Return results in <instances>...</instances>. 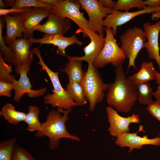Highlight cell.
Here are the masks:
<instances>
[{"label":"cell","mask_w":160,"mask_h":160,"mask_svg":"<svg viewBox=\"0 0 160 160\" xmlns=\"http://www.w3.org/2000/svg\"><path fill=\"white\" fill-rule=\"evenodd\" d=\"M114 82L108 84L106 101L117 111L129 112L137 99L136 85L127 78L122 65L115 67Z\"/></svg>","instance_id":"1"},{"label":"cell","mask_w":160,"mask_h":160,"mask_svg":"<svg viewBox=\"0 0 160 160\" xmlns=\"http://www.w3.org/2000/svg\"><path fill=\"white\" fill-rule=\"evenodd\" d=\"M72 110L57 108V110L49 111L46 116V121L41 123V130L37 131L35 136L37 137H47L49 139V147L52 150L58 147L61 138L80 141L78 137L70 134L66 129L65 123L69 118L68 115Z\"/></svg>","instance_id":"2"},{"label":"cell","mask_w":160,"mask_h":160,"mask_svg":"<svg viewBox=\"0 0 160 160\" xmlns=\"http://www.w3.org/2000/svg\"><path fill=\"white\" fill-rule=\"evenodd\" d=\"M32 51L38 57L39 61L36 63L41 66L46 72L54 88L53 93L47 94L44 96V103L50 105L53 108L57 107L65 110L73 109L74 107L77 106L62 87L58 77L59 70L55 72L47 67L42 59L39 47L33 48Z\"/></svg>","instance_id":"3"},{"label":"cell","mask_w":160,"mask_h":160,"mask_svg":"<svg viewBox=\"0 0 160 160\" xmlns=\"http://www.w3.org/2000/svg\"><path fill=\"white\" fill-rule=\"evenodd\" d=\"M85 98L89 103V109L92 111L97 103L102 101L105 91H106L108 84L103 82L98 71L93 65L88 64L87 70L84 72L80 83Z\"/></svg>","instance_id":"4"},{"label":"cell","mask_w":160,"mask_h":160,"mask_svg":"<svg viewBox=\"0 0 160 160\" xmlns=\"http://www.w3.org/2000/svg\"><path fill=\"white\" fill-rule=\"evenodd\" d=\"M120 47L126 57L129 59L127 73L131 67L137 69L135 60L141 50L143 48L147 39L144 31L137 26L127 30L120 36Z\"/></svg>","instance_id":"5"},{"label":"cell","mask_w":160,"mask_h":160,"mask_svg":"<svg viewBox=\"0 0 160 160\" xmlns=\"http://www.w3.org/2000/svg\"><path fill=\"white\" fill-rule=\"evenodd\" d=\"M106 33L103 47L100 54L93 63L97 69L104 67L111 63L116 67L122 64L126 57L118 45L111 28L105 27Z\"/></svg>","instance_id":"6"},{"label":"cell","mask_w":160,"mask_h":160,"mask_svg":"<svg viewBox=\"0 0 160 160\" xmlns=\"http://www.w3.org/2000/svg\"><path fill=\"white\" fill-rule=\"evenodd\" d=\"M81 8L84 9L89 18V29L100 36L104 37L105 27L102 25L104 18L112 13L114 10L106 8L97 0H77Z\"/></svg>","instance_id":"7"},{"label":"cell","mask_w":160,"mask_h":160,"mask_svg":"<svg viewBox=\"0 0 160 160\" xmlns=\"http://www.w3.org/2000/svg\"><path fill=\"white\" fill-rule=\"evenodd\" d=\"M80 5L76 0H58L53 5L51 13L70 19L75 23L79 28L76 33H82L86 29H89L88 21L84 17L83 12L80 11Z\"/></svg>","instance_id":"8"},{"label":"cell","mask_w":160,"mask_h":160,"mask_svg":"<svg viewBox=\"0 0 160 160\" xmlns=\"http://www.w3.org/2000/svg\"><path fill=\"white\" fill-rule=\"evenodd\" d=\"M108 121L110 124L108 130L110 135L116 138L122 133L129 132V126L131 123H139L140 120L139 114L133 113L131 116L124 117L120 116L112 107L106 108Z\"/></svg>","instance_id":"9"},{"label":"cell","mask_w":160,"mask_h":160,"mask_svg":"<svg viewBox=\"0 0 160 160\" xmlns=\"http://www.w3.org/2000/svg\"><path fill=\"white\" fill-rule=\"evenodd\" d=\"M160 9V7H147L145 8L135 12H122L114 10L103 19V25L108 28H112V33L114 36L117 33V27L128 22L135 17L145 14H151Z\"/></svg>","instance_id":"10"},{"label":"cell","mask_w":160,"mask_h":160,"mask_svg":"<svg viewBox=\"0 0 160 160\" xmlns=\"http://www.w3.org/2000/svg\"><path fill=\"white\" fill-rule=\"evenodd\" d=\"M30 68L29 66H15V72L16 73L19 74L20 77L19 80H16L14 83L15 87L13 98L14 101L19 102L22 97L25 93L30 97H35L43 95L47 90L45 87L37 90L31 89L32 86L27 76Z\"/></svg>","instance_id":"11"},{"label":"cell","mask_w":160,"mask_h":160,"mask_svg":"<svg viewBox=\"0 0 160 160\" xmlns=\"http://www.w3.org/2000/svg\"><path fill=\"white\" fill-rule=\"evenodd\" d=\"M82 33L84 37H88L91 40L89 44L84 48V55L79 57L67 55V58L69 61L79 60L86 61L88 64L93 63L103 49L105 38L100 36L97 33L90 29H86Z\"/></svg>","instance_id":"12"},{"label":"cell","mask_w":160,"mask_h":160,"mask_svg":"<svg viewBox=\"0 0 160 160\" xmlns=\"http://www.w3.org/2000/svg\"><path fill=\"white\" fill-rule=\"evenodd\" d=\"M139 131L136 132H124L122 133L116 138L115 143L120 147L123 148L128 147L129 150V153L132 152L134 149H139L145 145H152L160 146V134L158 137L150 139L147 135L140 137L137 135L139 131L143 130L142 126L140 127Z\"/></svg>","instance_id":"13"},{"label":"cell","mask_w":160,"mask_h":160,"mask_svg":"<svg viewBox=\"0 0 160 160\" xmlns=\"http://www.w3.org/2000/svg\"><path fill=\"white\" fill-rule=\"evenodd\" d=\"M51 10L43 7H33L29 10L20 13L22 23L24 29L23 38L28 39L33 38V33L42 20L48 17Z\"/></svg>","instance_id":"14"},{"label":"cell","mask_w":160,"mask_h":160,"mask_svg":"<svg viewBox=\"0 0 160 160\" xmlns=\"http://www.w3.org/2000/svg\"><path fill=\"white\" fill-rule=\"evenodd\" d=\"M146 37L143 48H145L149 59H153L157 63L160 72V48L159 38L160 32V20L154 24L149 22L143 25V29Z\"/></svg>","instance_id":"15"},{"label":"cell","mask_w":160,"mask_h":160,"mask_svg":"<svg viewBox=\"0 0 160 160\" xmlns=\"http://www.w3.org/2000/svg\"><path fill=\"white\" fill-rule=\"evenodd\" d=\"M43 38L37 39L31 38L29 39L30 43H39L41 44H52L57 46L56 50L57 55L63 56H67L65 51L66 49L69 45L76 44L80 46L83 45L82 42L80 41L75 35L70 37H65L60 35H43Z\"/></svg>","instance_id":"16"},{"label":"cell","mask_w":160,"mask_h":160,"mask_svg":"<svg viewBox=\"0 0 160 160\" xmlns=\"http://www.w3.org/2000/svg\"><path fill=\"white\" fill-rule=\"evenodd\" d=\"M32 45L29 39L20 38L9 45L14 52L13 64L15 66L30 67L33 54L30 50Z\"/></svg>","instance_id":"17"},{"label":"cell","mask_w":160,"mask_h":160,"mask_svg":"<svg viewBox=\"0 0 160 160\" xmlns=\"http://www.w3.org/2000/svg\"><path fill=\"white\" fill-rule=\"evenodd\" d=\"M45 23L39 24L35 30L46 35L63 36L71 25L69 19L56 14L51 13Z\"/></svg>","instance_id":"18"},{"label":"cell","mask_w":160,"mask_h":160,"mask_svg":"<svg viewBox=\"0 0 160 160\" xmlns=\"http://www.w3.org/2000/svg\"><path fill=\"white\" fill-rule=\"evenodd\" d=\"M13 14L14 16L7 15L4 16L6 33L3 39L5 44L9 45L15 41L16 38H21L22 33L25 31L20 13Z\"/></svg>","instance_id":"19"},{"label":"cell","mask_w":160,"mask_h":160,"mask_svg":"<svg viewBox=\"0 0 160 160\" xmlns=\"http://www.w3.org/2000/svg\"><path fill=\"white\" fill-rule=\"evenodd\" d=\"M156 72L152 62L144 61L139 71L127 78L135 84L148 82L155 79Z\"/></svg>","instance_id":"20"},{"label":"cell","mask_w":160,"mask_h":160,"mask_svg":"<svg viewBox=\"0 0 160 160\" xmlns=\"http://www.w3.org/2000/svg\"><path fill=\"white\" fill-rule=\"evenodd\" d=\"M82 61L79 60L73 61H68L61 70L62 72L68 75L69 82L80 83L84 73L82 68Z\"/></svg>","instance_id":"21"},{"label":"cell","mask_w":160,"mask_h":160,"mask_svg":"<svg viewBox=\"0 0 160 160\" xmlns=\"http://www.w3.org/2000/svg\"><path fill=\"white\" fill-rule=\"evenodd\" d=\"M27 113L17 111L11 104L7 103L2 107L0 115L2 116L8 123L16 125L24 121Z\"/></svg>","instance_id":"22"},{"label":"cell","mask_w":160,"mask_h":160,"mask_svg":"<svg viewBox=\"0 0 160 160\" xmlns=\"http://www.w3.org/2000/svg\"><path fill=\"white\" fill-rule=\"evenodd\" d=\"M40 109L39 107L34 105L28 107V113H27L24 121L28 126L26 130L32 132L38 131L41 129V123L39 119Z\"/></svg>","instance_id":"23"},{"label":"cell","mask_w":160,"mask_h":160,"mask_svg":"<svg viewBox=\"0 0 160 160\" xmlns=\"http://www.w3.org/2000/svg\"><path fill=\"white\" fill-rule=\"evenodd\" d=\"M65 90L77 105H83L87 103V100L80 83L69 81Z\"/></svg>","instance_id":"24"},{"label":"cell","mask_w":160,"mask_h":160,"mask_svg":"<svg viewBox=\"0 0 160 160\" xmlns=\"http://www.w3.org/2000/svg\"><path fill=\"white\" fill-rule=\"evenodd\" d=\"M137 94V100L143 105L150 104L152 101L154 92L148 82L135 84Z\"/></svg>","instance_id":"25"},{"label":"cell","mask_w":160,"mask_h":160,"mask_svg":"<svg viewBox=\"0 0 160 160\" xmlns=\"http://www.w3.org/2000/svg\"><path fill=\"white\" fill-rule=\"evenodd\" d=\"M0 18V51L4 55L3 59L6 63L13 64L14 52L9 46L6 45L2 36V30L4 25V16H1Z\"/></svg>","instance_id":"26"},{"label":"cell","mask_w":160,"mask_h":160,"mask_svg":"<svg viewBox=\"0 0 160 160\" xmlns=\"http://www.w3.org/2000/svg\"><path fill=\"white\" fill-rule=\"evenodd\" d=\"M17 139L12 137L0 143V160H12V156Z\"/></svg>","instance_id":"27"},{"label":"cell","mask_w":160,"mask_h":160,"mask_svg":"<svg viewBox=\"0 0 160 160\" xmlns=\"http://www.w3.org/2000/svg\"><path fill=\"white\" fill-rule=\"evenodd\" d=\"M147 7L142 0H118L114 10L129 11L130 9L133 8H137L142 9Z\"/></svg>","instance_id":"28"},{"label":"cell","mask_w":160,"mask_h":160,"mask_svg":"<svg viewBox=\"0 0 160 160\" xmlns=\"http://www.w3.org/2000/svg\"><path fill=\"white\" fill-rule=\"evenodd\" d=\"M12 66L8 65L4 61L3 54L0 53V81L14 83L16 80L14 76L11 74Z\"/></svg>","instance_id":"29"},{"label":"cell","mask_w":160,"mask_h":160,"mask_svg":"<svg viewBox=\"0 0 160 160\" xmlns=\"http://www.w3.org/2000/svg\"><path fill=\"white\" fill-rule=\"evenodd\" d=\"M53 5L46 4L36 0H16L15 4L12 7L17 9H21L26 7H43L51 10Z\"/></svg>","instance_id":"30"},{"label":"cell","mask_w":160,"mask_h":160,"mask_svg":"<svg viewBox=\"0 0 160 160\" xmlns=\"http://www.w3.org/2000/svg\"><path fill=\"white\" fill-rule=\"evenodd\" d=\"M12 160H35L31 154L24 148L16 144L12 156Z\"/></svg>","instance_id":"31"},{"label":"cell","mask_w":160,"mask_h":160,"mask_svg":"<svg viewBox=\"0 0 160 160\" xmlns=\"http://www.w3.org/2000/svg\"><path fill=\"white\" fill-rule=\"evenodd\" d=\"M14 83L0 81V96L12 97V90L15 89Z\"/></svg>","instance_id":"32"},{"label":"cell","mask_w":160,"mask_h":160,"mask_svg":"<svg viewBox=\"0 0 160 160\" xmlns=\"http://www.w3.org/2000/svg\"><path fill=\"white\" fill-rule=\"evenodd\" d=\"M146 109L149 113L160 122V102L157 100L153 101L148 105Z\"/></svg>","instance_id":"33"},{"label":"cell","mask_w":160,"mask_h":160,"mask_svg":"<svg viewBox=\"0 0 160 160\" xmlns=\"http://www.w3.org/2000/svg\"><path fill=\"white\" fill-rule=\"evenodd\" d=\"M31 7H26L21 9L11 8L9 9H0V15L1 16H5L10 13L24 12L29 10Z\"/></svg>","instance_id":"34"},{"label":"cell","mask_w":160,"mask_h":160,"mask_svg":"<svg viewBox=\"0 0 160 160\" xmlns=\"http://www.w3.org/2000/svg\"><path fill=\"white\" fill-rule=\"evenodd\" d=\"M98 1L105 7L114 10L116 1L111 0H99Z\"/></svg>","instance_id":"35"},{"label":"cell","mask_w":160,"mask_h":160,"mask_svg":"<svg viewBox=\"0 0 160 160\" xmlns=\"http://www.w3.org/2000/svg\"><path fill=\"white\" fill-rule=\"evenodd\" d=\"M143 2L144 4L148 7H160V0H145Z\"/></svg>","instance_id":"36"},{"label":"cell","mask_w":160,"mask_h":160,"mask_svg":"<svg viewBox=\"0 0 160 160\" xmlns=\"http://www.w3.org/2000/svg\"><path fill=\"white\" fill-rule=\"evenodd\" d=\"M39 1L43 3L54 5L56 4L58 0H38Z\"/></svg>","instance_id":"37"},{"label":"cell","mask_w":160,"mask_h":160,"mask_svg":"<svg viewBox=\"0 0 160 160\" xmlns=\"http://www.w3.org/2000/svg\"><path fill=\"white\" fill-rule=\"evenodd\" d=\"M151 18L153 20L160 19V9L151 13Z\"/></svg>","instance_id":"38"},{"label":"cell","mask_w":160,"mask_h":160,"mask_svg":"<svg viewBox=\"0 0 160 160\" xmlns=\"http://www.w3.org/2000/svg\"><path fill=\"white\" fill-rule=\"evenodd\" d=\"M153 96L157 100L160 102V84L158 85L156 91L154 92Z\"/></svg>","instance_id":"39"},{"label":"cell","mask_w":160,"mask_h":160,"mask_svg":"<svg viewBox=\"0 0 160 160\" xmlns=\"http://www.w3.org/2000/svg\"><path fill=\"white\" fill-rule=\"evenodd\" d=\"M3 1L7 7H10L11 8L14 6L16 2V0H4Z\"/></svg>","instance_id":"40"},{"label":"cell","mask_w":160,"mask_h":160,"mask_svg":"<svg viewBox=\"0 0 160 160\" xmlns=\"http://www.w3.org/2000/svg\"><path fill=\"white\" fill-rule=\"evenodd\" d=\"M156 83L158 85L160 84V73L156 71Z\"/></svg>","instance_id":"41"},{"label":"cell","mask_w":160,"mask_h":160,"mask_svg":"<svg viewBox=\"0 0 160 160\" xmlns=\"http://www.w3.org/2000/svg\"><path fill=\"white\" fill-rule=\"evenodd\" d=\"M7 7L5 4L3 0H0V9H6Z\"/></svg>","instance_id":"42"},{"label":"cell","mask_w":160,"mask_h":160,"mask_svg":"<svg viewBox=\"0 0 160 160\" xmlns=\"http://www.w3.org/2000/svg\"><path fill=\"white\" fill-rule=\"evenodd\" d=\"M160 51V46H159Z\"/></svg>","instance_id":"43"}]
</instances>
